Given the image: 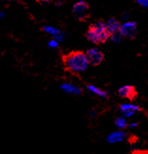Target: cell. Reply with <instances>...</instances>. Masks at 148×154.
Wrapping results in <instances>:
<instances>
[{"label": "cell", "instance_id": "11", "mask_svg": "<svg viewBox=\"0 0 148 154\" xmlns=\"http://www.w3.org/2000/svg\"><path fill=\"white\" fill-rule=\"evenodd\" d=\"M87 88H88L91 92L95 93V94H96V95L102 97H107V93L105 91L100 90L99 88H97V87L93 86V85H88V86H87Z\"/></svg>", "mask_w": 148, "mask_h": 154}, {"label": "cell", "instance_id": "1", "mask_svg": "<svg viewBox=\"0 0 148 154\" xmlns=\"http://www.w3.org/2000/svg\"><path fill=\"white\" fill-rule=\"evenodd\" d=\"M62 63L66 70L72 73H80L88 68V60L82 51H71L62 56Z\"/></svg>", "mask_w": 148, "mask_h": 154}, {"label": "cell", "instance_id": "12", "mask_svg": "<svg viewBox=\"0 0 148 154\" xmlns=\"http://www.w3.org/2000/svg\"><path fill=\"white\" fill-rule=\"evenodd\" d=\"M115 124H116V126L118 127V128H120V129H125V127L127 126V123H126L125 119L124 117L117 118L116 121H115Z\"/></svg>", "mask_w": 148, "mask_h": 154}, {"label": "cell", "instance_id": "2", "mask_svg": "<svg viewBox=\"0 0 148 154\" xmlns=\"http://www.w3.org/2000/svg\"><path fill=\"white\" fill-rule=\"evenodd\" d=\"M86 37L95 45H102L110 39V34L107 29L106 23L98 21L90 25L86 32Z\"/></svg>", "mask_w": 148, "mask_h": 154}, {"label": "cell", "instance_id": "3", "mask_svg": "<svg viewBox=\"0 0 148 154\" xmlns=\"http://www.w3.org/2000/svg\"><path fill=\"white\" fill-rule=\"evenodd\" d=\"M72 13L74 17L80 22H84L91 17V9L90 5L86 1L77 2L73 7Z\"/></svg>", "mask_w": 148, "mask_h": 154}, {"label": "cell", "instance_id": "14", "mask_svg": "<svg viewBox=\"0 0 148 154\" xmlns=\"http://www.w3.org/2000/svg\"><path fill=\"white\" fill-rule=\"evenodd\" d=\"M132 154H147L146 151H135V152H133Z\"/></svg>", "mask_w": 148, "mask_h": 154}, {"label": "cell", "instance_id": "17", "mask_svg": "<svg viewBox=\"0 0 148 154\" xmlns=\"http://www.w3.org/2000/svg\"><path fill=\"white\" fill-rule=\"evenodd\" d=\"M137 125H138V123H133V124L130 125V127H136Z\"/></svg>", "mask_w": 148, "mask_h": 154}, {"label": "cell", "instance_id": "13", "mask_svg": "<svg viewBox=\"0 0 148 154\" xmlns=\"http://www.w3.org/2000/svg\"><path fill=\"white\" fill-rule=\"evenodd\" d=\"M136 1L142 6H147V3H148V0H136Z\"/></svg>", "mask_w": 148, "mask_h": 154}, {"label": "cell", "instance_id": "5", "mask_svg": "<svg viewBox=\"0 0 148 154\" xmlns=\"http://www.w3.org/2000/svg\"><path fill=\"white\" fill-rule=\"evenodd\" d=\"M120 33L123 36L128 38V39L135 38L136 33H137L136 23H134V22H127V23L124 24L123 26H121Z\"/></svg>", "mask_w": 148, "mask_h": 154}, {"label": "cell", "instance_id": "4", "mask_svg": "<svg viewBox=\"0 0 148 154\" xmlns=\"http://www.w3.org/2000/svg\"><path fill=\"white\" fill-rule=\"evenodd\" d=\"M86 57L89 64L97 66L104 61V54L98 48H90L86 53Z\"/></svg>", "mask_w": 148, "mask_h": 154}, {"label": "cell", "instance_id": "15", "mask_svg": "<svg viewBox=\"0 0 148 154\" xmlns=\"http://www.w3.org/2000/svg\"><path fill=\"white\" fill-rule=\"evenodd\" d=\"M38 3H46V2H49L50 0H36Z\"/></svg>", "mask_w": 148, "mask_h": 154}, {"label": "cell", "instance_id": "6", "mask_svg": "<svg viewBox=\"0 0 148 154\" xmlns=\"http://www.w3.org/2000/svg\"><path fill=\"white\" fill-rule=\"evenodd\" d=\"M118 95L123 98H126L128 100H134L137 97V91L134 86L125 85L121 87L118 90Z\"/></svg>", "mask_w": 148, "mask_h": 154}, {"label": "cell", "instance_id": "8", "mask_svg": "<svg viewBox=\"0 0 148 154\" xmlns=\"http://www.w3.org/2000/svg\"><path fill=\"white\" fill-rule=\"evenodd\" d=\"M107 29L109 30L110 36H113L117 34V33H120V29H121V25L120 23L115 19H110L107 21V23H106Z\"/></svg>", "mask_w": 148, "mask_h": 154}, {"label": "cell", "instance_id": "16", "mask_svg": "<svg viewBox=\"0 0 148 154\" xmlns=\"http://www.w3.org/2000/svg\"><path fill=\"white\" fill-rule=\"evenodd\" d=\"M51 46H57L58 45V44H56L55 42H51V44H49Z\"/></svg>", "mask_w": 148, "mask_h": 154}, {"label": "cell", "instance_id": "9", "mask_svg": "<svg viewBox=\"0 0 148 154\" xmlns=\"http://www.w3.org/2000/svg\"><path fill=\"white\" fill-rule=\"evenodd\" d=\"M125 137V133L122 131H114L111 134L107 137V141L110 143H117L123 141Z\"/></svg>", "mask_w": 148, "mask_h": 154}, {"label": "cell", "instance_id": "7", "mask_svg": "<svg viewBox=\"0 0 148 154\" xmlns=\"http://www.w3.org/2000/svg\"><path fill=\"white\" fill-rule=\"evenodd\" d=\"M120 110L123 112V113L125 116L128 117L134 115L136 112L140 111V108L135 104H123L120 106Z\"/></svg>", "mask_w": 148, "mask_h": 154}, {"label": "cell", "instance_id": "10", "mask_svg": "<svg viewBox=\"0 0 148 154\" xmlns=\"http://www.w3.org/2000/svg\"><path fill=\"white\" fill-rule=\"evenodd\" d=\"M62 88L67 92V93H70V94H74V95H79L81 93V90H80L78 87L70 84V83H64L62 85Z\"/></svg>", "mask_w": 148, "mask_h": 154}]
</instances>
